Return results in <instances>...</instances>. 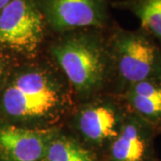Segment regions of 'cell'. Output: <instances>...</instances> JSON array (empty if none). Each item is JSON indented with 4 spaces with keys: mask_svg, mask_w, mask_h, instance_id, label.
I'll return each instance as SVG.
<instances>
[{
    "mask_svg": "<svg viewBox=\"0 0 161 161\" xmlns=\"http://www.w3.org/2000/svg\"><path fill=\"white\" fill-rule=\"evenodd\" d=\"M68 90L53 72L27 66L14 72L0 91L4 122L27 127H51L70 106Z\"/></svg>",
    "mask_w": 161,
    "mask_h": 161,
    "instance_id": "cell-1",
    "label": "cell"
},
{
    "mask_svg": "<svg viewBox=\"0 0 161 161\" xmlns=\"http://www.w3.org/2000/svg\"><path fill=\"white\" fill-rule=\"evenodd\" d=\"M101 31L80 29L58 34L50 47L70 85L82 97L98 91L108 76L111 53Z\"/></svg>",
    "mask_w": 161,
    "mask_h": 161,
    "instance_id": "cell-2",
    "label": "cell"
},
{
    "mask_svg": "<svg viewBox=\"0 0 161 161\" xmlns=\"http://www.w3.org/2000/svg\"><path fill=\"white\" fill-rule=\"evenodd\" d=\"M108 46L117 75L126 88L139 81L161 78V49L142 29L116 27L110 35Z\"/></svg>",
    "mask_w": 161,
    "mask_h": 161,
    "instance_id": "cell-3",
    "label": "cell"
},
{
    "mask_svg": "<svg viewBox=\"0 0 161 161\" xmlns=\"http://www.w3.org/2000/svg\"><path fill=\"white\" fill-rule=\"evenodd\" d=\"M48 27L35 0H13L0 10V50L31 58L46 40Z\"/></svg>",
    "mask_w": 161,
    "mask_h": 161,
    "instance_id": "cell-4",
    "label": "cell"
},
{
    "mask_svg": "<svg viewBox=\"0 0 161 161\" xmlns=\"http://www.w3.org/2000/svg\"><path fill=\"white\" fill-rule=\"evenodd\" d=\"M48 30L62 34L75 30H103L109 21V0H35Z\"/></svg>",
    "mask_w": 161,
    "mask_h": 161,
    "instance_id": "cell-5",
    "label": "cell"
},
{
    "mask_svg": "<svg viewBox=\"0 0 161 161\" xmlns=\"http://www.w3.org/2000/svg\"><path fill=\"white\" fill-rule=\"evenodd\" d=\"M55 127H27L0 122V161H41L53 139Z\"/></svg>",
    "mask_w": 161,
    "mask_h": 161,
    "instance_id": "cell-6",
    "label": "cell"
},
{
    "mask_svg": "<svg viewBox=\"0 0 161 161\" xmlns=\"http://www.w3.org/2000/svg\"><path fill=\"white\" fill-rule=\"evenodd\" d=\"M126 114L111 101L99 100L87 104L75 115L77 131L94 145L111 143L119 134Z\"/></svg>",
    "mask_w": 161,
    "mask_h": 161,
    "instance_id": "cell-7",
    "label": "cell"
},
{
    "mask_svg": "<svg viewBox=\"0 0 161 161\" xmlns=\"http://www.w3.org/2000/svg\"><path fill=\"white\" fill-rule=\"evenodd\" d=\"M155 128L135 114L126 115L117 137L110 143L111 161H149Z\"/></svg>",
    "mask_w": 161,
    "mask_h": 161,
    "instance_id": "cell-8",
    "label": "cell"
},
{
    "mask_svg": "<svg viewBox=\"0 0 161 161\" xmlns=\"http://www.w3.org/2000/svg\"><path fill=\"white\" fill-rule=\"evenodd\" d=\"M125 97L133 114L154 128L161 125V78L133 83L126 88Z\"/></svg>",
    "mask_w": 161,
    "mask_h": 161,
    "instance_id": "cell-9",
    "label": "cell"
},
{
    "mask_svg": "<svg viewBox=\"0 0 161 161\" xmlns=\"http://www.w3.org/2000/svg\"><path fill=\"white\" fill-rule=\"evenodd\" d=\"M113 5L132 12L140 20L142 29L161 44V10L156 0H119Z\"/></svg>",
    "mask_w": 161,
    "mask_h": 161,
    "instance_id": "cell-10",
    "label": "cell"
},
{
    "mask_svg": "<svg viewBox=\"0 0 161 161\" xmlns=\"http://www.w3.org/2000/svg\"><path fill=\"white\" fill-rule=\"evenodd\" d=\"M41 161H97L90 150L60 132L50 142Z\"/></svg>",
    "mask_w": 161,
    "mask_h": 161,
    "instance_id": "cell-11",
    "label": "cell"
},
{
    "mask_svg": "<svg viewBox=\"0 0 161 161\" xmlns=\"http://www.w3.org/2000/svg\"><path fill=\"white\" fill-rule=\"evenodd\" d=\"M6 72H7V64H6L3 56L0 54V87L3 85L4 79L6 78Z\"/></svg>",
    "mask_w": 161,
    "mask_h": 161,
    "instance_id": "cell-12",
    "label": "cell"
},
{
    "mask_svg": "<svg viewBox=\"0 0 161 161\" xmlns=\"http://www.w3.org/2000/svg\"><path fill=\"white\" fill-rule=\"evenodd\" d=\"M13 0H0V10H2L6 6H7Z\"/></svg>",
    "mask_w": 161,
    "mask_h": 161,
    "instance_id": "cell-13",
    "label": "cell"
},
{
    "mask_svg": "<svg viewBox=\"0 0 161 161\" xmlns=\"http://www.w3.org/2000/svg\"><path fill=\"white\" fill-rule=\"evenodd\" d=\"M157 1V3H158V5L159 6V8H160L161 10V0H156Z\"/></svg>",
    "mask_w": 161,
    "mask_h": 161,
    "instance_id": "cell-14",
    "label": "cell"
}]
</instances>
